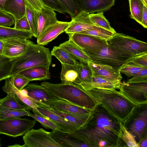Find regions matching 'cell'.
Masks as SVG:
<instances>
[{
    "label": "cell",
    "instance_id": "6da1fadb",
    "mask_svg": "<svg viewBox=\"0 0 147 147\" xmlns=\"http://www.w3.org/2000/svg\"><path fill=\"white\" fill-rule=\"evenodd\" d=\"M120 122L99 104L83 126L69 131L89 147H118Z\"/></svg>",
    "mask_w": 147,
    "mask_h": 147
},
{
    "label": "cell",
    "instance_id": "7a4b0ae2",
    "mask_svg": "<svg viewBox=\"0 0 147 147\" xmlns=\"http://www.w3.org/2000/svg\"><path fill=\"white\" fill-rule=\"evenodd\" d=\"M84 90L97 103L100 104L109 114L122 122L137 105L116 89L92 88Z\"/></svg>",
    "mask_w": 147,
    "mask_h": 147
},
{
    "label": "cell",
    "instance_id": "3957f363",
    "mask_svg": "<svg viewBox=\"0 0 147 147\" xmlns=\"http://www.w3.org/2000/svg\"><path fill=\"white\" fill-rule=\"evenodd\" d=\"M41 85L58 98L84 108L92 110L98 104L83 89L74 84L45 82Z\"/></svg>",
    "mask_w": 147,
    "mask_h": 147
},
{
    "label": "cell",
    "instance_id": "277c9868",
    "mask_svg": "<svg viewBox=\"0 0 147 147\" xmlns=\"http://www.w3.org/2000/svg\"><path fill=\"white\" fill-rule=\"evenodd\" d=\"M11 60L12 66L11 76L30 68L50 65L52 55L49 49L32 42L23 54Z\"/></svg>",
    "mask_w": 147,
    "mask_h": 147
},
{
    "label": "cell",
    "instance_id": "5b68a950",
    "mask_svg": "<svg viewBox=\"0 0 147 147\" xmlns=\"http://www.w3.org/2000/svg\"><path fill=\"white\" fill-rule=\"evenodd\" d=\"M107 42L111 49L126 60L138 54L147 52L146 42L123 33H115Z\"/></svg>",
    "mask_w": 147,
    "mask_h": 147
},
{
    "label": "cell",
    "instance_id": "8992f818",
    "mask_svg": "<svg viewBox=\"0 0 147 147\" xmlns=\"http://www.w3.org/2000/svg\"><path fill=\"white\" fill-rule=\"evenodd\" d=\"M122 123L134 136L138 144L147 137V103L137 105Z\"/></svg>",
    "mask_w": 147,
    "mask_h": 147
},
{
    "label": "cell",
    "instance_id": "52a82bcc",
    "mask_svg": "<svg viewBox=\"0 0 147 147\" xmlns=\"http://www.w3.org/2000/svg\"><path fill=\"white\" fill-rule=\"evenodd\" d=\"M83 51L88 55L92 62L108 65L118 70L125 63L126 60L111 49L108 44L100 49Z\"/></svg>",
    "mask_w": 147,
    "mask_h": 147
},
{
    "label": "cell",
    "instance_id": "ba28073f",
    "mask_svg": "<svg viewBox=\"0 0 147 147\" xmlns=\"http://www.w3.org/2000/svg\"><path fill=\"white\" fill-rule=\"evenodd\" d=\"M36 123L34 120L20 117L0 119V134L15 138L24 135Z\"/></svg>",
    "mask_w": 147,
    "mask_h": 147
},
{
    "label": "cell",
    "instance_id": "9c48e42d",
    "mask_svg": "<svg viewBox=\"0 0 147 147\" xmlns=\"http://www.w3.org/2000/svg\"><path fill=\"white\" fill-rule=\"evenodd\" d=\"M23 139V147H61L51 137L49 132L42 128L29 130Z\"/></svg>",
    "mask_w": 147,
    "mask_h": 147
},
{
    "label": "cell",
    "instance_id": "30bf717a",
    "mask_svg": "<svg viewBox=\"0 0 147 147\" xmlns=\"http://www.w3.org/2000/svg\"><path fill=\"white\" fill-rule=\"evenodd\" d=\"M119 90L123 96L136 105L147 103V82L123 81Z\"/></svg>",
    "mask_w": 147,
    "mask_h": 147
},
{
    "label": "cell",
    "instance_id": "8fae6325",
    "mask_svg": "<svg viewBox=\"0 0 147 147\" xmlns=\"http://www.w3.org/2000/svg\"><path fill=\"white\" fill-rule=\"evenodd\" d=\"M68 34L69 40L83 51L100 49L108 44L106 40L90 35L79 33Z\"/></svg>",
    "mask_w": 147,
    "mask_h": 147
},
{
    "label": "cell",
    "instance_id": "7c38bea8",
    "mask_svg": "<svg viewBox=\"0 0 147 147\" xmlns=\"http://www.w3.org/2000/svg\"><path fill=\"white\" fill-rule=\"evenodd\" d=\"M4 43L3 55L11 60L23 54L32 42L28 39L12 38L1 40Z\"/></svg>",
    "mask_w": 147,
    "mask_h": 147
},
{
    "label": "cell",
    "instance_id": "4fadbf2b",
    "mask_svg": "<svg viewBox=\"0 0 147 147\" xmlns=\"http://www.w3.org/2000/svg\"><path fill=\"white\" fill-rule=\"evenodd\" d=\"M49 133L51 137L61 147H89L80 138L69 131L57 129Z\"/></svg>",
    "mask_w": 147,
    "mask_h": 147
},
{
    "label": "cell",
    "instance_id": "5bb4252c",
    "mask_svg": "<svg viewBox=\"0 0 147 147\" xmlns=\"http://www.w3.org/2000/svg\"><path fill=\"white\" fill-rule=\"evenodd\" d=\"M88 64L91 70L93 77L111 81H121L123 78L118 70L111 66L95 63L91 61L88 62Z\"/></svg>",
    "mask_w": 147,
    "mask_h": 147
},
{
    "label": "cell",
    "instance_id": "9a60e30c",
    "mask_svg": "<svg viewBox=\"0 0 147 147\" xmlns=\"http://www.w3.org/2000/svg\"><path fill=\"white\" fill-rule=\"evenodd\" d=\"M70 22L57 21L47 27L37 38V44L44 46L56 38L59 35L65 32Z\"/></svg>",
    "mask_w": 147,
    "mask_h": 147
},
{
    "label": "cell",
    "instance_id": "2e32d148",
    "mask_svg": "<svg viewBox=\"0 0 147 147\" xmlns=\"http://www.w3.org/2000/svg\"><path fill=\"white\" fill-rule=\"evenodd\" d=\"M81 11L89 13L105 12L115 5V0H76Z\"/></svg>",
    "mask_w": 147,
    "mask_h": 147
},
{
    "label": "cell",
    "instance_id": "e0dca14e",
    "mask_svg": "<svg viewBox=\"0 0 147 147\" xmlns=\"http://www.w3.org/2000/svg\"><path fill=\"white\" fill-rule=\"evenodd\" d=\"M89 14L85 11L80 12L71 19L65 32L67 34L78 33L92 28L94 25L90 20Z\"/></svg>",
    "mask_w": 147,
    "mask_h": 147
},
{
    "label": "cell",
    "instance_id": "ac0fdd59",
    "mask_svg": "<svg viewBox=\"0 0 147 147\" xmlns=\"http://www.w3.org/2000/svg\"><path fill=\"white\" fill-rule=\"evenodd\" d=\"M35 102L38 106L50 110L65 121L74 124L79 128L83 126L88 122L90 117L91 113L88 114H79L66 113L60 111L42 102L37 101Z\"/></svg>",
    "mask_w": 147,
    "mask_h": 147
},
{
    "label": "cell",
    "instance_id": "d6986e66",
    "mask_svg": "<svg viewBox=\"0 0 147 147\" xmlns=\"http://www.w3.org/2000/svg\"><path fill=\"white\" fill-rule=\"evenodd\" d=\"M63 112L79 114H88L91 110L80 107L64 100L57 98L42 102Z\"/></svg>",
    "mask_w": 147,
    "mask_h": 147
},
{
    "label": "cell",
    "instance_id": "ffe728a7",
    "mask_svg": "<svg viewBox=\"0 0 147 147\" xmlns=\"http://www.w3.org/2000/svg\"><path fill=\"white\" fill-rule=\"evenodd\" d=\"M37 109L38 112L32 109L34 113L51 120L59 126L61 130L70 131L79 128L76 125L65 121L56 113L47 109L38 106Z\"/></svg>",
    "mask_w": 147,
    "mask_h": 147
},
{
    "label": "cell",
    "instance_id": "44dd1931",
    "mask_svg": "<svg viewBox=\"0 0 147 147\" xmlns=\"http://www.w3.org/2000/svg\"><path fill=\"white\" fill-rule=\"evenodd\" d=\"M56 14L51 9L45 5L38 12V27L37 38L49 26L56 23Z\"/></svg>",
    "mask_w": 147,
    "mask_h": 147
},
{
    "label": "cell",
    "instance_id": "7402d4cb",
    "mask_svg": "<svg viewBox=\"0 0 147 147\" xmlns=\"http://www.w3.org/2000/svg\"><path fill=\"white\" fill-rule=\"evenodd\" d=\"M2 88L3 91L6 93L10 92L14 93L16 98L21 104L30 107L31 109V110L34 109L38 112L37 109L38 106L34 100L28 96H23L21 94L20 91L14 86L13 76L5 79V85Z\"/></svg>",
    "mask_w": 147,
    "mask_h": 147
},
{
    "label": "cell",
    "instance_id": "603a6c76",
    "mask_svg": "<svg viewBox=\"0 0 147 147\" xmlns=\"http://www.w3.org/2000/svg\"><path fill=\"white\" fill-rule=\"evenodd\" d=\"M24 88L27 91L29 96L40 102L49 101L57 98L41 85L28 84Z\"/></svg>",
    "mask_w": 147,
    "mask_h": 147
},
{
    "label": "cell",
    "instance_id": "cb8c5ba5",
    "mask_svg": "<svg viewBox=\"0 0 147 147\" xmlns=\"http://www.w3.org/2000/svg\"><path fill=\"white\" fill-rule=\"evenodd\" d=\"M50 65H40L25 70L19 74L30 81L46 80L51 78L49 67Z\"/></svg>",
    "mask_w": 147,
    "mask_h": 147
},
{
    "label": "cell",
    "instance_id": "d4e9b609",
    "mask_svg": "<svg viewBox=\"0 0 147 147\" xmlns=\"http://www.w3.org/2000/svg\"><path fill=\"white\" fill-rule=\"evenodd\" d=\"M60 78L62 83L78 85L80 83L78 65H74L62 64Z\"/></svg>",
    "mask_w": 147,
    "mask_h": 147
},
{
    "label": "cell",
    "instance_id": "484cf974",
    "mask_svg": "<svg viewBox=\"0 0 147 147\" xmlns=\"http://www.w3.org/2000/svg\"><path fill=\"white\" fill-rule=\"evenodd\" d=\"M4 10L13 16L16 20L19 19L26 13V4L24 0H6Z\"/></svg>",
    "mask_w": 147,
    "mask_h": 147
},
{
    "label": "cell",
    "instance_id": "4316f807",
    "mask_svg": "<svg viewBox=\"0 0 147 147\" xmlns=\"http://www.w3.org/2000/svg\"><path fill=\"white\" fill-rule=\"evenodd\" d=\"M78 66L79 74L80 83L77 85L84 90L90 88L92 80V74L87 63L78 62Z\"/></svg>",
    "mask_w": 147,
    "mask_h": 147
},
{
    "label": "cell",
    "instance_id": "83f0119b",
    "mask_svg": "<svg viewBox=\"0 0 147 147\" xmlns=\"http://www.w3.org/2000/svg\"><path fill=\"white\" fill-rule=\"evenodd\" d=\"M67 51L76 60L87 63L91 61L89 57L80 48L69 40L58 46Z\"/></svg>",
    "mask_w": 147,
    "mask_h": 147
},
{
    "label": "cell",
    "instance_id": "f1b7e54d",
    "mask_svg": "<svg viewBox=\"0 0 147 147\" xmlns=\"http://www.w3.org/2000/svg\"><path fill=\"white\" fill-rule=\"evenodd\" d=\"M34 36L30 31L20 30L11 27L0 26V40L12 38L28 39Z\"/></svg>",
    "mask_w": 147,
    "mask_h": 147
},
{
    "label": "cell",
    "instance_id": "f546056e",
    "mask_svg": "<svg viewBox=\"0 0 147 147\" xmlns=\"http://www.w3.org/2000/svg\"><path fill=\"white\" fill-rule=\"evenodd\" d=\"M119 147H139L134 136L120 122L119 135Z\"/></svg>",
    "mask_w": 147,
    "mask_h": 147
},
{
    "label": "cell",
    "instance_id": "4dcf8cb0",
    "mask_svg": "<svg viewBox=\"0 0 147 147\" xmlns=\"http://www.w3.org/2000/svg\"><path fill=\"white\" fill-rule=\"evenodd\" d=\"M51 53L52 56L55 57L61 64L74 65H76L78 64V61H77V60L66 51L59 46L54 47Z\"/></svg>",
    "mask_w": 147,
    "mask_h": 147
},
{
    "label": "cell",
    "instance_id": "1f68e13d",
    "mask_svg": "<svg viewBox=\"0 0 147 147\" xmlns=\"http://www.w3.org/2000/svg\"><path fill=\"white\" fill-rule=\"evenodd\" d=\"M6 93V96L0 99V106L16 109L31 110L30 107L21 104L14 93L10 92Z\"/></svg>",
    "mask_w": 147,
    "mask_h": 147
},
{
    "label": "cell",
    "instance_id": "d6a6232c",
    "mask_svg": "<svg viewBox=\"0 0 147 147\" xmlns=\"http://www.w3.org/2000/svg\"><path fill=\"white\" fill-rule=\"evenodd\" d=\"M121 82L120 81H111L93 77L91 86L89 89L92 88H95L105 89H119L121 86Z\"/></svg>",
    "mask_w": 147,
    "mask_h": 147
},
{
    "label": "cell",
    "instance_id": "836d02e7",
    "mask_svg": "<svg viewBox=\"0 0 147 147\" xmlns=\"http://www.w3.org/2000/svg\"><path fill=\"white\" fill-rule=\"evenodd\" d=\"M29 110L16 109L0 106V119H8L21 117L29 116Z\"/></svg>",
    "mask_w": 147,
    "mask_h": 147
},
{
    "label": "cell",
    "instance_id": "e575fe53",
    "mask_svg": "<svg viewBox=\"0 0 147 147\" xmlns=\"http://www.w3.org/2000/svg\"><path fill=\"white\" fill-rule=\"evenodd\" d=\"M130 17L141 24L142 17L144 5L142 0H128Z\"/></svg>",
    "mask_w": 147,
    "mask_h": 147
},
{
    "label": "cell",
    "instance_id": "d590c367",
    "mask_svg": "<svg viewBox=\"0 0 147 147\" xmlns=\"http://www.w3.org/2000/svg\"><path fill=\"white\" fill-rule=\"evenodd\" d=\"M26 4V14L31 29V32L35 37L37 38L38 27V12Z\"/></svg>",
    "mask_w": 147,
    "mask_h": 147
},
{
    "label": "cell",
    "instance_id": "8d00e7d4",
    "mask_svg": "<svg viewBox=\"0 0 147 147\" xmlns=\"http://www.w3.org/2000/svg\"><path fill=\"white\" fill-rule=\"evenodd\" d=\"M89 18L95 25L102 27L113 32H116L114 29L111 27L110 23L104 16L103 12L90 13Z\"/></svg>",
    "mask_w": 147,
    "mask_h": 147
},
{
    "label": "cell",
    "instance_id": "74e56055",
    "mask_svg": "<svg viewBox=\"0 0 147 147\" xmlns=\"http://www.w3.org/2000/svg\"><path fill=\"white\" fill-rule=\"evenodd\" d=\"M78 33L92 35L107 41L110 39L115 33L94 25L91 29Z\"/></svg>",
    "mask_w": 147,
    "mask_h": 147
},
{
    "label": "cell",
    "instance_id": "f35d334b",
    "mask_svg": "<svg viewBox=\"0 0 147 147\" xmlns=\"http://www.w3.org/2000/svg\"><path fill=\"white\" fill-rule=\"evenodd\" d=\"M12 63L9 59L0 55V81L11 77Z\"/></svg>",
    "mask_w": 147,
    "mask_h": 147
},
{
    "label": "cell",
    "instance_id": "ab89813d",
    "mask_svg": "<svg viewBox=\"0 0 147 147\" xmlns=\"http://www.w3.org/2000/svg\"><path fill=\"white\" fill-rule=\"evenodd\" d=\"M146 68H147V67L132 63H127L123 64L118 70L121 73L125 74L128 77H131Z\"/></svg>",
    "mask_w": 147,
    "mask_h": 147
},
{
    "label": "cell",
    "instance_id": "60d3db41",
    "mask_svg": "<svg viewBox=\"0 0 147 147\" xmlns=\"http://www.w3.org/2000/svg\"><path fill=\"white\" fill-rule=\"evenodd\" d=\"M71 16V19L81 11L76 0H58Z\"/></svg>",
    "mask_w": 147,
    "mask_h": 147
},
{
    "label": "cell",
    "instance_id": "b9f144b4",
    "mask_svg": "<svg viewBox=\"0 0 147 147\" xmlns=\"http://www.w3.org/2000/svg\"><path fill=\"white\" fill-rule=\"evenodd\" d=\"M30 117L33 118L36 121L39 122L44 127L52 130L59 129L60 127L49 119L34 113H30Z\"/></svg>",
    "mask_w": 147,
    "mask_h": 147
},
{
    "label": "cell",
    "instance_id": "7bdbcfd3",
    "mask_svg": "<svg viewBox=\"0 0 147 147\" xmlns=\"http://www.w3.org/2000/svg\"><path fill=\"white\" fill-rule=\"evenodd\" d=\"M16 19L11 15L0 10V26L11 27L15 24Z\"/></svg>",
    "mask_w": 147,
    "mask_h": 147
},
{
    "label": "cell",
    "instance_id": "ee69618b",
    "mask_svg": "<svg viewBox=\"0 0 147 147\" xmlns=\"http://www.w3.org/2000/svg\"><path fill=\"white\" fill-rule=\"evenodd\" d=\"M127 63L147 67V52L138 54L130 57L125 61L124 64Z\"/></svg>",
    "mask_w": 147,
    "mask_h": 147
},
{
    "label": "cell",
    "instance_id": "f6af8a7d",
    "mask_svg": "<svg viewBox=\"0 0 147 147\" xmlns=\"http://www.w3.org/2000/svg\"><path fill=\"white\" fill-rule=\"evenodd\" d=\"M43 5L60 13H67L58 0H40Z\"/></svg>",
    "mask_w": 147,
    "mask_h": 147
},
{
    "label": "cell",
    "instance_id": "bcb514c9",
    "mask_svg": "<svg viewBox=\"0 0 147 147\" xmlns=\"http://www.w3.org/2000/svg\"><path fill=\"white\" fill-rule=\"evenodd\" d=\"M13 28L18 30L31 32L30 26L26 13L21 18L16 20Z\"/></svg>",
    "mask_w": 147,
    "mask_h": 147
},
{
    "label": "cell",
    "instance_id": "7dc6e473",
    "mask_svg": "<svg viewBox=\"0 0 147 147\" xmlns=\"http://www.w3.org/2000/svg\"><path fill=\"white\" fill-rule=\"evenodd\" d=\"M13 76L14 85L20 91L24 88L30 82L25 77L19 74Z\"/></svg>",
    "mask_w": 147,
    "mask_h": 147
},
{
    "label": "cell",
    "instance_id": "c3c4849f",
    "mask_svg": "<svg viewBox=\"0 0 147 147\" xmlns=\"http://www.w3.org/2000/svg\"><path fill=\"white\" fill-rule=\"evenodd\" d=\"M126 82L127 83L147 82V68L143 69L136 74Z\"/></svg>",
    "mask_w": 147,
    "mask_h": 147
},
{
    "label": "cell",
    "instance_id": "681fc988",
    "mask_svg": "<svg viewBox=\"0 0 147 147\" xmlns=\"http://www.w3.org/2000/svg\"><path fill=\"white\" fill-rule=\"evenodd\" d=\"M27 4L37 11H39L44 5L40 0H24Z\"/></svg>",
    "mask_w": 147,
    "mask_h": 147
},
{
    "label": "cell",
    "instance_id": "f907efd6",
    "mask_svg": "<svg viewBox=\"0 0 147 147\" xmlns=\"http://www.w3.org/2000/svg\"><path fill=\"white\" fill-rule=\"evenodd\" d=\"M141 25L145 28H147V6L144 5Z\"/></svg>",
    "mask_w": 147,
    "mask_h": 147
},
{
    "label": "cell",
    "instance_id": "816d5d0a",
    "mask_svg": "<svg viewBox=\"0 0 147 147\" xmlns=\"http://www.w3.org/2000/svg\"><path fill=\"white\" fill-rule=\"evenodd\" d=\"M138 144L139 147H147V137L142 140Z\"/></svg>",
    "mask_w": 147,
    "mask_h": 147
},
{
    "label": "cell",
    "instance_id": "f5cc1de1",
    "mask_svg": "<svg viewBox=\"0 0 147 147\" xmlns=\"http://www.w3.org/2000/svg\"><path fill=\"white\" fill-rule=\"evenodd\" d=\"M3 48H4L3 42L2 40H0V55H3Z\"/></svg>",
    "mask_w": 147,
    "mask_h": 147
},
{
    "label": "cell",
    "instance_id": "db71d44e",
    "mask_svg": "<svg viewBox=\"0 0 147 147\" xmlns=\"http://www.w3.org/2000/svg\"><path fill=\"white\" fill-rule=\"evenodd\" d=\"M6 0H0V10H4V7Z\"/></svg>",
    "mask_w": 147,
    "mask_h": 147
},
{
    "label": "cell",
    "instance_id": "11a10c76",
    "mask_svg": "<svg viewBox=\"0 0 147 147\" xmlns=\"http://www.w3.org/2000/svg\"><path fill=\"white\" fill-rule=\"evenodd\" d=\"M21 94L24 96H28V92L24 88L20 91Z\"/></svg>",
    "mask_w": 147,
    "mask_h": 147
},
{
    "label": "cell",
    "instance_id": "9f6ffc18",
    "mask_svg": "<svg viewBox=\"0 0 147 147\" xmlns=\"http://www.w3.org/2000/svg\"><path fill=\"white\" fill-rule=\"evenodd\" d=\"M8 146V147H23L22 145H21L20 144H15L14 145H10V146Z\"/></svg>",
    "mask_w": 147,
    "mask_h": 147
},
{
    "label": "cell",
    "instance_id": "6f0895ef",
    "mask_svg": "<svg viewBox=\"0 0 147 147\" xmlns=\"http://www.w3.org/2000/svg\"><path fill=\"white\" fill-rule=\"evenodd\" d=\"M144 5L147 6V0H142Z\"/></svg>",
    "mask_w": 147,
    "mask_h": 147
},
{
    "label": "cell",
    "instance_id": "680465c9",
    "mask_svg": "<svg viewBox=\"0 0 147 147\" xmlns=\"http://www.w3.org/2000/svg\"><path fill=\"white\" fill-rule=\"evenodd\" d=\"M1 146L0 140V147Z\"/></svg>",
    "mask_w": 147,
    "mask_h": 147
}]
</instances>
